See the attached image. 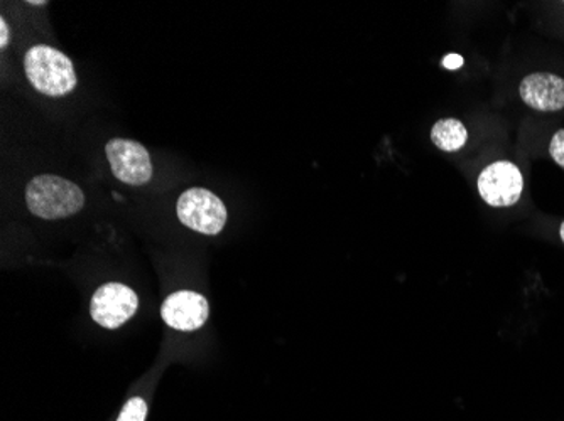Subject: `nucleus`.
Returning <instances> with one entry per match:
<instances>
[{"label": "nucleus", "instance_id": "1", "mask_svg": "<svg viewBox=\"0 0 564 421\" xmlns=\"http://www.w3.org/2000/svg\"><path fill=\"white\" fill-rule=\"evenodd\" d=\"M25 204L34 217L51 221L63 220L80 213L85 206V195L72 180L44 174L28 184Z\"/></svg>", "mask_w": 564, "mask_h": 421}, {"label": "nucleus", "instance_id": "2", "mask_svg": "<svg viewBox=\"0 0 564 421\" xmlns=\"http://www.w3.org/2000/svg\"><path fill=\"white\" fill-rule=\"evenodd\" d=\"M24 71L31 85L47 97H65L78 84L72 59L46 44H37L25 53Z\"/></svg>", "mask_w": 564, "mask_h": 421}, {"label": "nucleus", "instance_id": "3", "mask_svg": "<svg viewBox=\"0 0 564 421\" xmlns=\"http://www.w3.org/2000/svg\"><path fill=\"white\" fill-rule=\"evenodd\" d=\"M177 218L196 233L215 236L227 224V208L221 199L207 189L193 188L177 199Z\"/></svg>", "mask_w": 564, "mask_h": 421}, {"label": "nucleus", "instance_id": "4", "mask_svg": "<svg viewBox=\"0 0 564 421\" xmlns=\"http://www.w3.org/2000/svg\"><path fill=\"white\" fill-rule=\"evenodd\" d=\"M477 188L478 195L490 208H512L524 195V174L510 160H497L481 170Z\"/></svg>", "mask_w": 564, "mask_h": 421}, {"label": "nucleus", "instance_id": "5", "mask_svg": "<svg viewBox=\"0 0 564 421\" xmlns=\"http://www.w3.org/2000/svg\"><path fill=\"white\" fill-rule=\"evenodd\" d=\"M138 293L122 284H107L91 297V319L106 329H119L138 312Z\"/></svg>", "mask_w": 564, "mask_h": 421}, {"label": "nucleus", "instance_id": "6", "mask_svg": "<svg viewBox=\"0 0 564 421\" xmlns=\"http://www.w3.org/2000/svg\"><path fill=\"white\" fill-rule=\"evenodd\" d=\"M113 176L127 186H144L152 179L151 155L144 145L129 139H113L106 147Z\"/></svg>", "mask_w": 564, "mask_h": 421}, {"label": "nucleus", "instance_id": "7", "mask_svg": "<svg viewBox=\"0 0 564 421\" xmlns=\"http://www.w3.org/2000/svg\"><path fill=\"white\" fill-rule=\"evenodd\" d=\"M519 98L538 113L564 112V76L551 71L529 73L519 84Z\"/></svg>", "mask_w": 564, "mask_h": 421}, {"label": "nucleus", "instance_id": "8", "mask_svg": "<svg viewBox=\"0 0 564 421\" xmlns=\"http://www.w3.org/2000/svg\"><path fill=\"white\" fill-rule=\"evenodd\" d=\"M210 306L202 293L192 290H180L171 293L163 303L161 315L163 321L176 331L192 332L203 328L208 321Z\"/></svg>", "mask_w": 564, "mask_h": 421}, {"label": "nucleus", "instance_id": "9", "mask_svg": "<svg viewBox=\"0 0 564 421\" xmlns=\"http://www.w3.org/2000/svg\"><path fill=\"white\" fill-rule=\"evenodd\" d=\"M431 142L440 151L448 152V154L462 151L468 142L467 126L458 119L438 120L431 130Z\"/></svg>", "mask_w": 564, "mask_h": 421}, {"label": "nucleus", "instance_id": "10", "mask_svg": "<svg viewBox=\"0 0 564 421\" xmlns=\"http://www.w3.org/2000/svg\"><path fill=\"white\" fill-rule=\"evenodd\" d=\"M148 417V405L142 398H132L127 401L117 421H145Z\"/></svg>", "mask_w": 564, "mask_h": 421}, {"label": "nucleus", "instance_id": "11", "mask_svg": "<svg viewBox=\"0 0 564 421\" xmlns=\"http://www.w3.org/2000/svg\"><path fill=\"white\" fill-rule=\"evenodd\" d=\"M547 154L564 170V129H557L551 135L550 144H547Z\"/></svg>", "mask_w": 564, "mask_h": 421}, {"label": "nucleus", "instance_id": "12", "mask_svg": "<svg viewBox=\"0 0 564 421\" xmlns=\"http://www.w3.org/2000/svg\"><path fill=\"white\" fill-rule=\"evenodd\" d=\"M9 40H11V30H9L6 19H0V47H2V49L8 47Z\"/></svg>", "mask_w": 564, "mask_h": 421}, {"label": "nucleus", "instance_id": "13", "mask_svg": "<svg viewBox=\"0 0 564 421\" xmlns=\"http://www.w3.org/2000/svg\"><path fill=\"white\" fill-rule=\"evenodd\" d=\"M443 66H445L446 69L462 68V66H464V58L458 55H448L443 59Z\"/></svg>", "mask_w": 564, "mask_h": 421}, {"label": "nucleus", "instance_id": "14", "mask_svg": "<svg viewBox=\"0 0 564 421\" xmlns=\"http://www.w3.org/2000/svg\"><path fill=\"white\" fill-rule=\"evenodd\" d=\"M560 239H561V242H563V245H564V221H563V223H561V226H560Z\"/></svg>", "mask_w": 564, "mask_h": 421}, {"label": "nucleus", "instance_id": "15", "mask_svg": "<svg viewBox=\"0 0 564 421\" xmlns=\"http://www.w3.org/2000/svg\"><path fill=\"white\" fill-rule=\"evenodd\" d=\"M28 4H30V5H46L47 2H33V0H31V2H28Z\"/></svg>", "mask_w": 564, "mask_h": 421}, {"label": "nucleus", "instance_id": "16", "mask_svg": "<svg viewBox=\"0 0 564 421\" xmlns=\"http://www.w3.org/2000/svg\"><path fill=\"white\" fill-rule=\"evenodd\" d=\"M564 5V4H563Z\"/></svg>", "mask_w": 564, "mask_h": 421}]
</instances>
